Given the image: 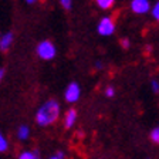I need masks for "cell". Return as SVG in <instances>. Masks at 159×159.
<instances>
[{
    "mask_svg": "<svg viewBox=\"0 0 159 159\" xmlns=\"http://www.w3.org/2000/svg\"><path fill=\"white\" fill-rule=\"evenodd\" d=\"M7 149H9V141H7V138L3 134L0 132V153L6 152Z\"/></svg>",
    "mask_w": 159,
    "mask_h": 159,
    "instance_id": "7c38bea8",
    "label": "cell"
},
{
    "mask_svg": "<svg viewBox=\"0 0 159 159\" xmlns=\"http://www.w3.org/2000/svg\"><path fill=\"white\" fill-rule=\"evenodd\" d=\"M24 2H26L27 4H34L37 2V0H24Z\"/></svg>",
    "mask_w": 159,
    "mask_h": 159,
    "instance_id": "44dd1931",
    "label": "cell"
},
{
    "mask_svg": "<svg viewBox=\"0 0 159 159\" xmlns=\"http://www.w3.org/2000/svg\"><path fill=\"white\" fill-rule=\"evenodd\" d=\"M4 73H6V71H4V68H0V81L3 80V77H4Z\"/></svg>",
    "mask_w": 159,
    "mask_h": 159,
    "instance_id": "ffe728a7",
    "label": "cell"
},
{
    "mask_svg": "<svg viewBox=\"0 0 159 159\" xmlns=\"http://www.w3.org/2000/svg\"><path fill=\"white\" fill-rule=\"evenodd\" d=\"M95 68H97V70H102V68H104L102 61H95Z\"/></svg>",
    "mask_w": 159,
    "mask_h": 159,
    "instance_id": "d6986e66",
    "label": "cell"
},
{
    "mask_svg": "<svg viewBox=\"0 0 159 159\" xmlns=\"http://www.w3.org/2000/svg\"><path fill=\"white\" fill-rule=\"evenodd\" d=\"M121 46H122V48H129L131 41H129L128 39H121Z\"/></svg>",
    "mask_w": 159,
    "mask_h": 159,
    "instance_id": "ac0fdd59",
    "label": "cell"
},
{
    "mask_svg": "<svg viewBox=\"0 0 159 159\" xmlns=\"http://www.w3.org/2000/svg\"><path fill=\"white\" fill-rule=\"evenodd\" d=\"M30 136V128L29 125H20L17 128V138L20 141H27Z\"/></svg>",
    "mask_w": 159,
    "mask_h": 159,
    "instance_id": "ba28073f",
    "label": "cell"
},
{
    "mask_svg": "<svg viewBox=\"0 0 159 159\" xmlns=\"http://www.w3.org/2000/svg\"><path fill=\"white\" fill-rule=\"evenodd\" d=\"M151 89H152L155 94L159 93V81L158 80H152V81H151Z\"/></svg>",
    "mask_w": 159,
    "mask_h": 159,
    "instance_id": "9a60e30c",
    "label": "cell"
},
{
    "mask_svg": "<svg viewBox=\"0 0 159 159\" xmlns=\"http://www.w3.org/2000/svg\"><path fill=\"white\" fill-rule=\"evenodd\" d=\"M81 97V87L78 83H70L67 85L66 91H64V98H66L67 102L74 104L77 102Z\"/></svg>",
    "mask_w": 159,
    "mask_h": 159,
    "instance_id": "277c9868",
    "label": "cell"
},
{
    "mask_svg": "<svg viewBox=\"0 0 159 159\" xmlns=\"http://www.w3.org/2000/svg\"><path fill=\"white\" fill-rule=\"evenodd\" d=\"M60 4L63 6L64 10H71V7H73V0H60Z\"/></svg>",
    "mask_w": 159,
    "mask_h": 159,
    "instance_id": "5bb4252c",
    "label": "cell"
},
{
    "mask_svg": "<svg viewBox=\"0 0 159 159\" xmlns=\"http://www.w3.org/2000/svg\"><path fill=\"white\" fill-rule=\"evenodd\" d=\"M95 4L102 10H109L115 4V0H95Z\"/></svg>",
    "mask_w": 159,
    "mask_h": 159,
    "instance_id": "30bf717a",
    "label": "cell"
},
{
    "mask_svg": "<svg viewBox=\"0 0 159 159\" xmlns=\"http://www.w3.org/2000/svg\"><path fill=\"white\" fill-rule=\"evenodd\" d=\"M60 111H61V107H60L58 101L48 99L39 107L34 119L39 126H50L58 121Z\"/></svg>",
    "mask_w": 159,
    "mask_h": 159,
    "instance_id": "6da1fadb",
    "label": "cell"
},
{
    "mask_svg": "<svg viewBox=\"0 0 159 159\" xmlns=\"http://www.w3.org/2000/svg\"><path fill=\"white\" fill-rule=\"evenodd\" d=\"M129 7L135 14H146L151 11V2L149 0H131Z\"/></svg>",
    "mask_w": 159,
    "mask_h": 159,
    "instance_id": "5b68a950",
    "label": "cell"
},
{
    "mask_svg": "<svg viewBox=\"0 0 159 159\" xmlns=\"http://www.w3.org/2000/svg\"><path fill=\"white\" fill-rule=\"evenodd\" d=\"M77 118H78L77 111L74 108H70L68 111L66 112V115H64V126H66L67 129L73 128V126L75 125V122H77Z\"/></svg>",
    "mask_w": 159,
    "mask_h": 159,
    "instance_id": "8992f818",
    "label": "cell"
},
{
    "mask_svg": "<svg viewBox=\"0 0 159 159\" xmlns=\"http://www.w3.org/2000/svg\"><path fill=\"white\" fill-rule=\"evenodd\" d=\"M115 21H114L112 17L109 16H105L102 17V19L99 20L98 26H97V31H98L99 36H104V37H109L112 36L114 33H115Z\"/></svg>",
    "mask_w": 159,
    "mask_h": 159,
    "instance_id": "3957f363",
    "label": "cell"
},
{
    "mask_svg": "<svg viewBox=\"0 0 159 159\" xmlns=\"http://www.w3.org/2000/svg\"><path fill=\"white\" fill-rule=\"evenodd\" d=\"M115 95V88L114 87H107L105 88V97L107 98H112Z\"/></svg>",
    "mask_w": 159,
    "mask_h": 159,
    "instance_id": "2e32d148",
    "label": "cell"
},
{
    "mask_svg": "<svg viewBox=\"0 0 159 159\" xmlns=\"http://www.w3.org/2000/svg\"><path fill=\"white\" fill-rule=\"evenodd\" d=\"M149 139H151V142H153L155 145H159V126H155V128L151 131Z\"/></svg>",
    "mask_w": 159,
    "mask_h": 159,
    "instance_id": "8fae6325",
    "label": "cell"
},
{
    "mask_svg": "<svg viewBox=\"0 0 159 159\" xmlns=\"http://www.w3.org/2000/svg\"><path fill=\"white\" fill-rule=\"evenodd\" d=\"M64 158H66V153H64L63 151H58V152L54 153L53 156H50L48 159H64Z\"/></svg>",
    "mask_w": 159,
    "mask_h": 159,
    "instance_id": "e0dca14e",
    "label": "cell"
},
{
    "mask_svg": "<svg viewBox=\"0 0 159 159\" xmlns=\"http://www.w3.org/2000/svg\"><path fill=\"white\" fill-rule=\"evenodd\" d=\"M17 159H40L39 151H23L20 152Z\"/></svg>",
    "mask_w": 159,
    "mask_h": 159,
    "instance_id": "9c48e42d",
    "label": "cell"
},
{
    "mask_svg": "<svg viewBox=\"0 0 159 159\" xmlns=\"http://www.w3.org/2000/svg\"><path fill=\"white\" fill-rule=\"evenodd\" d=\"M36 53H37V56H39V58L44 60V61H50V60H53L54 57L57 56V48L53 41L43 40V41H40V43L37 44Z\"/></svg>",
    "mask_w": 159,
    "mask_h": 159,
    "instance_id": "7a4b0ae2",
    "label": "cell"
},
{
    "mask_svg": "<svg viewBox=\"0 0 159 159\" xmlns=\"http://www.w3.org/2000/svg\"><path fill=\"white\" fill-rule=\"evenodd\" d=\"M14 36L11 31H7V33L2 34L0 36V51H7L10 48V46L13 44Z\"/></svg>",
    "mask_w": 159,
    "mask_h": 159,
    "instance_id": "52a82bcc",
    "label": "cell"
},
{
    "mask_svg": "<svg viewBox=\"0 0 159 159\" xmlns=\"http://www.w3.org/2000/svg\"><path fill=\"white\" fill-rule=\"evenodd\" d=\"M151 14H152V17L156 20V21H159V0L151 7Z\"/></svg>",
    "mask_w": 159,
    "mask_h": 159,
    "instance_id": "4fadbf2b",
    "label": "cell"
}]
</instances>
